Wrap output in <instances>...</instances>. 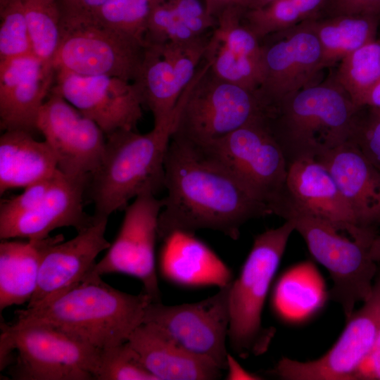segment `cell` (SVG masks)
<instances>
[{
  "instance_id": "cell-1",
  "label": "cell",
  "mask_w": 380,
  "mask_h": 380,
  "mask_svg": "<svg viewBox=\"0 0 380 380\" xmlns=\"http://www.w3.org/2000/svg\"><path fill=\"white\" fill-rule=\"evenodd\" d=\"M164 168L167 194L158 218L160 240L174 232L199 229L220 232L236 240L246 222L272 214L198 145L171 137Z\"/></svg>"
},
{
  "instance_id": "cell-2",
  "label": "cell",
  "mask_w": 380,
  "mask_h": 380,
  "mask_svg": "<svg viewBox=\"0 0 380 380\" xmlns=\"http://www.w3.org/2000/svg\"><path fill=\"white\" fill-rule=\"evenodd\" d=\"M94 268L45 304L15 311L12 324L47 325L100 350L127 342L153 300L145 292L132 295L112 287Z\"/></svg>"
},
{
  "instance_id": "cell-3",
  "label": "cell",
  "mask_w": 380,
  "mask_h": 380,
  "mask_svg": "<svg viewBox=\"0 0 380 380\" xmlns=\"http://www.w3.org/2000/svg\"><path fill=\"white\" fill-rule=\"evenodd\" d=\"M360 108L333 76L285 97L265 120L289 165L317 159L348 141Z\"/></svg>"
},
{
  "instance_id": "cell-4",
  "label": "cell",
  "mask_w": 380,
  "mask_h": 380,
  "mask_svg": "<svg viewBox=\"0 0 380 380\" xmlns=\"http://www.w3.org/2000/svg\"><path fill=\"white\" fill-rule=\"evenodd\" d=\"M173 120L174 114L145 134L118 129L106 135L101 161L87 185L94 216L108 218L138 196L156 195L165 188V158Z\"/></svg>"
},
{
  "instance_id": "cell-5",
  "label": "cell",
  "mask_w": 380,
  "mask_h": 380,
  "mask_svg": "<svg viewBox=\"0 0 380 380\" xmlns=\"http://www.w3.org/2000/svg\"><path fill=\"white\" fill-rule=\"evenodd\" d=\"M277 215L291 220L314 259L324 267L333 281L329 295L342 308L346 319L355 305L372 293L377 263L369 248L374 229L334 222L285 206Z\"/></svg>"
},
{
  "instance_id": "cell-6",
  "label": "cell",
  "mask_w": 380,
  "mask_h": 380,
  "mask_svg": "<svg viewBox=\"0 0 380 380\" xmlns=\"http://www.w3.org/2000/svg\"><path fill=\"white\" fill-rule=\"evenodd\" d=\"M270 109L258 89L217 77L203 59L176 105L171 137L205 145L265 117Z\"/></svg>"
},
{
  "instance_id": "cell-7",
  "label": "cell",
  "mask_w": 380,
  "mask_h": 380,
  "mask_svg": "<svg viewBox=\"0 0 380 380\" xmlns=\"http://www.w3.org/2000/svg\"><path fill=\"white\" fill-rule=\"evenodd\" d=\"M293 231V222L286 220L257 235L239 276L230 285L228 340L241 357L262 353L273 336L272 331L262 327V310Z\"/></svg>"
},
{
  "instance_id": "cell-8",
  "label": "cell",
  "mask_w": 380,
  "mask_h": 380,
  "mask_svg": "<svg viewBox=\"0 0 380 380\" xmlns=\"http://www.w3.org/2000/svg\"><path fill=\"white\" fill-rule=\"evenodd\" d=\"M1 369L18 380H95L101 350L53 327L1 324Z\"/></svg>"
},
{
  "instance_id": "cell-9",
  "label": "cell",
  "mask_w": 380,
  "mask_h": 380,
  "mask_svg": "<svg viewBox=\"0 0 380 380\" xmlns=\"http://www.w3.org/2000/svg\"><path fill=\"white\" fill-rule=\"evenodd\" d=\"M265 118L198 146L219 160L254 198L275 214L285 196L289 165Z\"/></svg>"
},
{
  "instance_id": "cell-10",
  "label": "cell",
  "mask_w": 380,
  "mask_h": 380,
  "mask_svg": "<svg viewBox=\"0 0 380 380\" xmlns=\"http://www.w3.org/2000/svg\"><path fill=\"white\" fill-rule=\"evenodd\" d=\"M146 46L108 27L94 18L62 21L55 70L85 75H109L129 82L137 78Z\"/></svg>"
},
{
  "instance_id": "cell-11",
  "label": "cell",
  "mask_w": 380,
  "mask_h": 380,
  "mask_svg": "<svg viewBox=\"0 0 380 380\" xmlns=\"http://www.w3.org/2000/svg\"><path fill=\"white\" fill-rule=\"evenodd\" d=\"M231 284L196 303L165 305L151 302L142 323L157 327L189 353L226 369Z\"/></svg>"
},
{
  "instance_id": "cell-12",
  "label": "cell",
  "mask_w": 380,
  "mask_h": 380,
  "mask_svg": "<svg viewBox=\"0 0 380 380\" xmlns=\"http://www.w3.org/2000/svg\"><path fill=\"white\" fill-rule=\"evenodd\" d=\"M380 326V274L369 297L354 310L336 342L324 355L300 362L282 357L274 372L286 380H351L369 355Z\"/></svg>"
},
{
  "instance_id": "cell-13",
  "label": "cell",
  "mask_w": 380,
  "mask_h": 380,
  "mask_svg": "<svg viewBox=\"0 0 380 380\" xmlns=\"http://www.w3.org/2000/svg\"><path fill=\"white\" fill-rule=\"evenodd\" d=\"M163 198L141 194L125 209L119 232L94 266L100 275L122 273L139 279L153 302H161L156 267V243Z\"/></svg>"
},
{
  "instance_id": "cell-14",
  "label": "cell",
  "mask_w": 380,
  "mask_h": 380,
  "mask_svg": "<svg viewBox=\"0 0 380 380\" xmlns=\"http://www.w3.org/2000/svg\"><path fill=\"white\" fill-rule=\"evenodd\" d=\"M37 129L53 151L63 175L89 178L99 167L105 133L61 96L49 93L39 110Z\"/></svg>"
},
{
  "instance_id": "cell-15",
  "label": "cell",
  "mask_w": 380,
  "mask_h": 380,
  "mask_svg": "<svg viewBox=\"0 0 380 380\" xmlns=\"http://www.w3.org/2000/svg\"><path fill=\"white\" fill-rule=\"evenodd\" d=\"M261 42L265 71L258 90L270 107L319 82L324 70L322 49L308 21L268 35Z\"/></svg>"
},
{
  "instance_id": "cell-16",
  "label": "cell",
  "mask_w": 380,
  "mask_h": 380,
  "mask_svg": "<svg viewBox=\"0 0 380 380\" xmlns=\"http://www.w3.org/2000/svg\"><path fill=\"white\" fill-rule=\"evenodd\" d=\"M55 72L51 91L94 121L106 135L118 129H136L143 104L134 82L109 75Z\"/></svg>"
},
{
  "instance_id": "cell-17",
  "label": "cell",
  "mask_w": 380,
  "mask_h": 380,
  "mask_svg": "<svg viewBox=\"0 0 380 380\" xmlns=\"http://www.w3.org/2000/svg\"><path fill=\"white\" fill-rule=\"evenodd\" d=\"M210 36L186 44L146 46L139 74L133 82L140 91L143 106L151 112L155 126L173 115L203 59Z\"/></svg>"
},
{
  "instance_id": "cell-18",
  "label": "cell",
  "mask_w": 380,
  "mask_h": 380,
  "mask_svg": "<svg viewBox=\"0 0 380 380\" xmlns=\"http://www.w3.org/2000/svg\"><path fill=\"white\" fill-rule=\"evenodd\" d=\"M245 8L232 6L217 17L203 59L217 77L250 90H258L264 78L261 40L243 21Z\"/></svg>"
},
{
  "instance_id": "cell-19",
  "label": "cell",
  "mask_w": 380,
  "mask_h": 380,
  "mask_svg": "<svg viewBox=\"0 0 380 380\" xmlns=\"http://www.w3.org/2000/svg\"><path fill=\"white\" fill-rule=\"evenodd\" d=\"M108 219L94 216L93 222L74 238L53 245L46 252L27 308L50 301L78 284L94 267L97 255L110 246L105 236Z\"/></svg>"
},
{
  "instance_id": "cell-20",
  "label": "cell",
  "mask_w": 380,
  "mask_h": 380,
  "mask_svg": "<svg viewBox=\"0 0 380 380\" xmlns=\"http://www.w3.org/2000/svg\"><path fill=\"white\" fill-rule=\"evenodd\" d=\"M55 69L34 54L0 60V127L37 129L41 107L51 92Z\"/></svg>"
},
{
  "instance_id": "cell-21",
  "label": "cell",
  "mask_w": 380,
  "mask_h": 380,
  "mask_svg": "<svg viewBox=\"0 0 380 380\" xmlns=\"http://www.w3.org/2000/svg\"><path fill=\"white\" fill-rule=\"evenodd\" d=\"M89 178L74 177L60 171L46 196L30 210L0 222V239H42L57 228L77 232L94 221L84 210L83 200Z\"/></svg>"
},
{
  "instance_id": "cell-22",
  "label": "cell",
  "mask_w": 380,
  "mask_h": 380,
  "mask_svg": "<svg viewBox=\"0 0 380 380\" xmlns=\"http://www.w3.org/2000/svg\"><path fill=\"white\" fill-rule=\"evenodd\" d=\"M329 171L357 224H380V174L349 139L317 158Z\"/></svg>"
},
{
  "instance_id": "cell-23",
  "label": "cell",
  "mask_w": 380,
  "mask_h": 380,
  "mask_svg": "<svg viewBox=\"0 0 380 380\" xmlns=\"http://www.w3.org/2000/svg\"><path fill=\"white\" fill-rule=\"evenodd\" d=\"M162 241L159 268L167 281L183 288L218 289L232 282L230 268L194 233L177 231Z\"/></svg>"
},
{
  "instance_id": "cell-24",
  "label": "cell",
  "mask_w": 380,
  "mask_h": 380,
  "mask_svg": "<svg viewBox=\"0 0 380 380\" xmlns=\"http://www.w3.org/2000/svg\"><path fill=\"white\" fill-rule=\"evenodd\" d=\"M285 206L334 222L359 225L329 171L315 158L289 165L285 196L275 215Z\"/></svg>"
},
{
  "instance_id": "cell-25",
  "label": "cell",
  "mask_w": 380,
  "mask_h": 380,
  "mask_svg": "<svg viewBox=\"0 0 380 380\" xmlns=\"http://www.w3.org/2000/svg\"><path fill=\"white\" fill-rule=\"evenodd\" d=\"M127 343L156 380H214L221 376L222 369L218 366L189 353L151 324L138 326Z\"/></svg>"
},
{
  "instance_id": "cell-26",
  "label": "cell",
  "mask_w": 380,
  "mask_h": 380,
  "mask_svg": "<svg viewBox=\"0 0 380 380\" xmlns=\"http://www.w3.org/2000/svg\"><path fill=\"white\" fill-rule=\"evenodd\" d=\"M56 156L44 140L32 133L6 130L0 137V193L26 188L53 177L58 172Z\"/></svg>"
},
{
  "instance_id": "cell-27",
  "label": "cell",
  "mask_w": 380,
  "mask_h": 380,
  "mask_svg": "<svg viewBox=\"0 0 380 380\" xmlns=\"http://www.w3.org/2000/svg\"><path fill=\"white\" fill-rule=\"evenodd\" d=\"M64 241L63 234L27 241L0 243V310L29 302L37 286L41 262L46 252Z\"/></svg>"
},
{
  "instance_id": "cell-28",
  "label": "cell",
  "mask_w": 380,
  "mask_h": 380,
  "mask_svg": "<svg viewBox=\"0 0 380 380\" xmlns=\"http://www.w3.org/2000/svg\"><path fill=\"white\" fill-rule=\"evenodd\" d=\"M322 53L323 69L331 67L376 39L379 15H336L308 20Z\"/></svg>"
},
{
  "instance_id": "cell-29",
  "label": "cell",
  "mask_w": 380,
  "mask_h": 380,
  "mask_svg": "<svg viewBox=\"0 0 380 380\" xmlns=\"http://www.w3.org/2000/svg\"><path fill=\"white\" fill-rule=\"evenodd\" d=\"M330 0H273L258 9L245 10L243 21L262 40L303 22L325 16Z\"/></svg>"
},
{
  "instance_id": "cell-30",
  "label": "cell",
  "mask_w": 380,
  "mask_h": 380,
  "mask_svg": "<svg viewBox=\"0 0 380 380\" xmlns=\"http://www.w3.org/2000/svg\"><path fill=\"white\" fill-rule=\"evenodd\" d=\"M336 81L354 104L361 108L368 91L380 80V39H374L343 58Z\"/></svg>"
},
{
  "instance_id": "cell-31",
  "label": "cell",
  "mask_w": 380,
  "mask_h": 380,
  "mask_svg": "<svg viewBox=\"0 0 380 380\" xmlns=\"http://www.w3.org/2000/svg\"><path fill=\"white\" fill-rule=\"evenodd\" d=\"M21 1L34 55L53 66L62 33V13L58 0Z\"/></svg>"
},
{
  "instance_id": "cell-32",
  "label": "cell",
  "mask_w": 380,
  "mask_h": 380,
  "mask_svg": "<svg viewBox=\"0 0 380 380\" xmlns=\"http://www.w3.org/2000/svg\"><path fill=\"white\" fill-rule=\"evenodd\" d=\"M164 1L107 0L94 18L101 24L145 44L144 36L150 15L154 8Z\"/></svg>"
},
{
  "instance_id": "cell-33",
  "label": "cell",
  "mask_w": 380,
  "mask_h": 380,
  "mask_svg": "<svg viewBox=\"0 0 380 380\" xmlns=\"http://www.w3.org/2000/svg\"><path fill=\"white\" fill-rule=\"evenodd\" d=\"M34 54L21 0L0 4V60Z\"/></svg>"
},
{
  "instance_id": "cell-34",
  "label": "cell",
  "mask_w": 380,
  "mask_h": 380,
  "mask_svg": "<svg viewBox=\"0 0 380 380\" xmlns=\"http://www.w3.org/2000/svg\"><path fill=\"white\" fill-rule=\"evenodd\" d=\"M95 380H156L127 342L101 350Z\"/></svg>"
},
{
  "instance_id": "cell-35",
  "label": "cell",
  "mask_w": 380,
  "mask_h": 380,
  "mask_svg": "<svg viewBox=\"0 0 380 380\" xmlns=\"http://www.w3.org/2000/svg\"><path fill=\"white\" fill-rule=\"evenodd\" d=\"M203 37H196L165 0L157 5L150 15L144 42L146 46L166 43L186 44Z\"/></svg>"
},
{
  "instance_id": "cell-36",
  "label": "cell",
  "mask_w": 380,
  "mask_h": 380,
  "mask_svg": "<svg viewBox=\"0 0 380 380\" xmlns=\"http://www.w3.org/2000/svg\"><path fill=\"white\" fill-rule=\"evenodd\" d=\"M360 148L380 174V117L370 110L357 114L350 139Z\"/></svg>"
},
{
  "instance_id": "cell-37",
  "label": "cell",
  "mask_w": 380,
  "mask_h": 380,
  "mask_svg": "<svg viewBox=\"0 0 380 380\" xmlns=\"http://www.w3.org/2000/svg\"><path fill=\"white\" fill-rule=\"evenodd\" d=\"M184 24L198 37L212 33L217 18L208 12L203 0H167Z\"/></svg>"
},
{
  "instance_id": "cell-38",
  "label": "cell",
  "mask_w": 380,
  "mask_h": 380,
  "mask_svg": "<svg viewBox=\"0 0 380 380\" xmlns=\"http://www.w3.org/2000/svg\"><path fill=\"white\" fill-rule=\"evenodd\" d=\"M58 172L47 179L25 188L20 194L2 200L0 203V222L24 213L37 205L53 186Z\"/></svg>"
},
{
  "instance_id": "cell-39",
  "label": "cell",
  "mask_w": 380,
  "mask_h": 380,
  "mask_svg": "<svg viewBox=\"0 0 380 380\" xmlns=\"http://www.w3.org/2000/svg\"><path fill=\"white\" fill-rule=\"evenodd\" d=\"M336 15L380 16V0H330L325 16Z\"/></svg>"
},
{
  "instance_id": "cell-40",
  "label": "cell",
  "mask_w": 380,
  "mask_h": 380,
  "mask_svg": "<svg viewBox=\"0 0 380 380\" xmlns=\"http://www.w3.org/2000/svg\"><path fill=\"white\" fill-rule=\"evenodd\" d=\"M107 0H58L62 20L87 19L94 15Z\"/></svg>"
},
{
  "instance_id": "cell-41",
  "label": "cell",
  "mask_w": 380,
  "mask_h": 380,
  "mask_svg": "<svg viewBox=\"0 0 380 380\" xmlns=\"http://www.w3.org/2000/svg\"><path fill=\"white\" fill-rule=\"evenodd\" d=\"M353 379L380 380V326L373 348Z\"/></svg>"
},
{
  "instance_id": "cell-42",
  "label": "cell",
  "mask_w": 380,
  "mask_h": 380,
  "mask_svg": "<svg viewBox=\"0 0 380 380\" xmlns=\"http://www.w3.org/2000/svg\"><path fill=\"white\" fill-rule=\"evenodd\" d=\"M227 379H261L260 376L245 370L232 356L227 355Z\"/></svg>"
},
{
  "instance_id": "cell-43",
  "label": "cell",
  "mask_w": 380,
  "mask_h": 380,
  "mask_svg": "<svg viewBox=\"0 0 380 380\" xmlns=\"http://www.w3.org/2000/svg\"><path fill=\"white\" fill-rule=\"evenodd\" d=\"M203 1L209 14L216 18L227 7L239 6L245 8L246 3V0H203Z\"/></svg>"
},
{
  "instance_id": "cell-44",
  "label": "cell",
  "mask_w": 380,
  "mask_h": 380,
  "mask_svg": "<svg viewBox=\"0 0 380 380\" xmlns=\"http://www.w3.org/2000/svg\"><path fill=\"white\" fill-rule=\"evenodd\" d=\"M367 106L371 108H380V80L364 97L361 103V108Z\"/></svg>"
},
{
  "instance_id": "cell-45",
  "label": "cell",
  "mask_w": 380,
  "mask_h": 380,
  "mask_svg": "<svg viewBox=\"0 0 380 380\" xmlns=\"http://www.w3.org/2000/svg\"><path fill=\"white\" fill-rule=\"evenodd\" d=\"M369 253L372 258L376 262L380 263V235H376L372 241Z\"/></svg>"
},
{
  "instance_id": "cell-46",
  "label": "cell",
  "mask_w": 380,
  "mask_h": 380,
  "mask_svg": "<svg viewBox=\"0 0 380 380\" xmlns=\"http://www.w3.org/2000/svg\"><path fill=\"white\" fill-rule=\"evenodd\" d=\"M273 0H246V10L258 9L267 5Z\"/></svg>"
},
{
  "instance_id": "cell-47",
  "label": "cell",
  "mask_w": 380,
  "mask_h": 380,
  "mask_svg": "<svg viewBox=\"0 0 380 380\" xmlns=\"http://www.w3.org/2000/svg\"><path fill=\"white\" fill-rule=\"evenodd\" d=\"M370 108V110L373 113H374L375 115L380 117V108Z\"/></svg>"
},
{
  "instance_id": "cell-48",
  "label": "cell",
  "mask_w": 380,
  "mask_h": 380,
  "mask_svg": "<svg viewBox=\"0 0 380 380\" xmlns=\"http://www.w3.org/2000/svg\"><path fill=\"white\" fill-rule=\"evenodd\" d=\"M6 0H0V4H2L3 2H4Z\"/></svg>"
}]
</instances>
